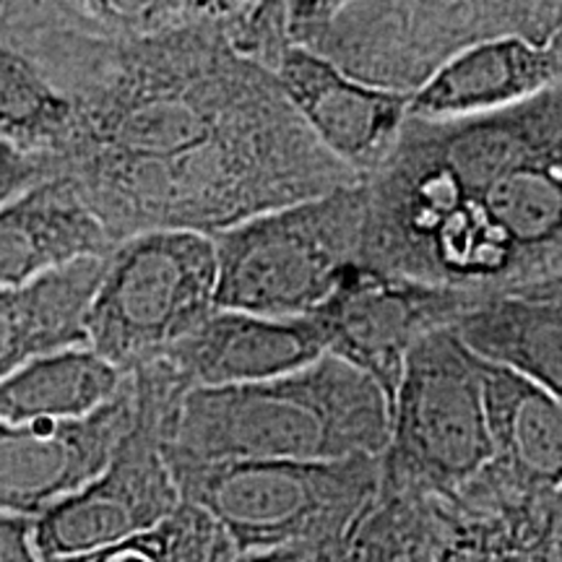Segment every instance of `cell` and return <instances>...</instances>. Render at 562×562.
<instances>
[{"instance_id": "cell-1", "label": "cell", "mask_w": 562, "mask_h": 562, "mask_svg": "<svg viewBox=\"0 0 562 562\" xmlns=\"http://www.w3.org/2000/svg\"><path fill=\"white\" fill-rule=\"evenodd\" d=\"M74 104L53 161L121 245L159 229L235 227L355 186L302 123L277 76L211 26L128 42L55 32L0 37Z\"/></svg>"}, {"instance_id": "cell-2", "label": "cell", "mask_w": 562, "mask_h": 562, "mask_svg": "<svg viewBox=\"0 0 562 562\" xmlns=\"http://www.w3.org/2000/svg\"><path fill=\"white\" fill-rule=\"evenodd\" d=\"M362 182L364 269L482 300L562 297V81L487 115H409Z\"/></svg>"}, {"instance_id": "cell-3", "label": "cell", "mask_w": 562, "mask_h": 562, "mask_svg": "<svg viewBox=\"0 0 562 562\" xmlns=\"http://www.w3.org/2000/svg\"><path fill=\"white\" fill-rule=\"evenodd\" d=\"M389 396L339 357L263 383L195 389L165 451L193 461H341L383 456Z\"/></svg>"}, {"instance_id": "cell-4", "label": "cell", "mask_w": 562, "mask_h": 562, "mask_svg": "<svg viewBox=\"0 0 562 562\" xmlns=\"http://www.w3.org/2000/svg\"><path fill=\"white\" fill-rule=\"evenodd\" d=\"M562 32V0H351L302 47L370 87L414 94L472 47Z\"/></svg>"}, {"instance_id": "cell-5", "label": "cell", "mask_w": 562, "mask_h": 562, "mask_svg": "<svg viewBox=\"0 0 562 562\" xmlns=\"http://www.w3.org/2000/svg\"><path fill=\"white\" fill-rule=\"evenodd\" d=\"M182 501L235 554L341 539L381 490V456L341 461H193L165 451Z\"/></svg>"}, {"instance_id": "cell-6", "label": "cell", "mask_w": 562, "mask_h": 562, "mask_svg": "<svg viewBox=\"0 0 562 562\" xmlns=\"http://www.w3.org/2000/svg\"><path fill=\"white\" fill-rule=\"evenodd\" d=\"M364 182L211 235L216 307L263 318L311 315L360 266Z\"/></svg>"}, {"instance_id": "cell-7", "label": "cell", "mask_w": 562, "mask_h": 562, "mask_svg": "<svg viewBox=\"0 0 562 562\" xmlns=\"http://www.w3.org/2000/svg\"><path fill=\"white\" fill-rule=\"evenodd\" d=\"M211 237L159 229L128 237L108 256L83 321L87 347L131 375L161 357L216 311Z\"/></svg>"}, {"instance_id": "cell-8", "label": "cell", "mask_w": 562, "mask_h": 562, "mask_svg": "<svg viewBox=\"0 0 562 562\" xmlns=\"http://www.w3.org/2000/svg\"><path fill=\"white\" fill-rule=\"evenodd\" d=\"M381 482L419 495H451L492 461L480 357L442 328L406 357L389 404Z\"/></svg>"}, {"instance_id": "cell-9", "label": "cell", "mask_w": 562, "mask_h": 562, "mask_svg": "<svg viewBox=\"0 0 562 562\" xmlns=\"http://www.w3.org/2000/svg\"><path fill=\"white\" fill-rule=\"evenodd\" d=\"M136 417L108 467L87 487L34 521L40 558L87 554L146 533L180 508L182 495L165 459L182 389L165 362L131 372Z\"/></svg>"}, {"instance_id": "cell-10", "label": "cell", "mask_w": 562, "mask_h": 562, "mask_svg": "<svg viewBox=\"0 0 562 562\" xmlns=\"http://www.w3.org/2000/svg\"><path fill=\"white\" fill-rule=\"evenodd\" d=\"M484 302L490 300L357 266L311 318L321 328L326 355L370 375L391 404L409 351Z\"/></svg>"}, {"instance_id": "cell-11", "label": "cell", "mask_w": 562, "mask_h": 562, "mask_svg": "<svg viewBox=\"0 0 562 562\" xmlns=\"http://www.w3.org/2000/svg\"><path fill=\"white\" fill-rule=\"evenodd\" d=\"M136 417L133 381L81 419L0 425V516L37 518L94 480Z\"/></svg>"}, {"instance_id": "cell-12", "label": "cell", "mask_w": 562, "mask_h": 562, "mask_svg": "<svg viewBox=\"0 0 562 562\" xmlns=\"http://www.w3.org/2000/svg\"><path fill=\"white\" fill-rule=\"evenodd\" d=\"M281 91L315 138L364 180L389 159L409 117V97L344 74L302 45L273 68Z\"/></svg>"}, {"instance_id": "cell-13", "label": "cell", "mask_w": 562, "mask_h": 562, "mask_svg": "<svg viewBox=\"0 0 562 562\" xmlns=\"http://www.w3.org/2000/svg\"><path fill=\"white\" fill-rule=\"evenodd\" d=\"M323 355L326 341L311 315L263 318L216 307L159 362L191 393L273 381L307 368Z\"/></svg>"}, {"instance_id": "cell-14", "label": "cell", "mask_w": 562, "mask_h": 562, "mask_svg": "<svg viewBox=\"0 0 562 562\" xmlns=\"http://www.w3.org/2000/svg\"><path fill=\"white\" fill-rule=\"evenodd\" d=\"M115 248L76 188L55 175L0 209V290L81 258H108Z\"/></svg>"}, {"instance_id": "cell-15", "label": "cell", "mask_w": 562, "mask_h": 562, "mask_svg": "<svg viewBox=\"0 0 562 562\" xmlns=\"http://www.w3.org/2000/svg\"><path fill=\"white\" fill-rule=\"evenodd\" d=\"M562 81L558 47L526 40H497L472 47L442 66L409 97V115L448 117L487 115L521 104Z\"/></svg>"}, {"instance_id": "cell-16", "label": "cell", "mask_w": 562, "mask_h": 562, "mask_svg": "<svg viewBox=\"0 0 562 562\" xmlns=\"http://www.w3.org/2000/svg\"><path fill=\"white\" fill-rule=\"evenodd\" d=\"M108 258H81L13 290H0V381L37 357L87 347L83 321Z\"/></svg>"}, {"instance_id": "cell-17", "label": "cell", "mask_w": 562, "mask_h": 562, "mask_svg": "<svg viewBox=\"0 0 562 562\" xmlns=\"http://www.w3.org/2000/svg\"><path fill=\"white\" fill-rule=\"evenodd\" d=\"M492 463L533 490L562 487V402L480 357Z\"/></svg>"}, {"instance_id": "cell-18", "label": "cell", "mask_w": 562, "mask_h": 562, "mask_svg": "<svg viewBox=\"0 0 562 562\" xmlns=\"http://www.w3.org/2000/svg\"><path fill=\"white\" fill-rule=\"evenodd\" d=\"M451 331L476 357L518 372L562 402V297L490 300Z\"/></svg>"}, {"instance_id": "cell-19", "label": "cell", "mask_w": 562, "mask_h": 562, "mask_svg": "<svg viewBox=\"0 0 562 562\" xmlns=\"http://www.w3.org/2000/svg\"><path fill=\"white\" fill-rule=\"evenodd\" d=\"M125 378L89 347L37 357L0 381V425L89 417L123 391Z\"/></svg>"}, {"instance_id": "cell-20", "label": "cell", "mask_w": 562, "mask_h": 562, "mask_svg": "<svg viewBox=\"0 0 562 562\" xmlns=\"http://www.w3.org/2000/svg\"><path fill=\"white\" fill-rule=\"evenodd\" d=\"M182 26L180 0H0V37L55 32L128 42Z\"/></svg>"}, {"instance_id": "cell-21", "label": "cell", "mask_w": 562, "mask_h": 562, "mask_svg": "<svg viewBox=\"0 0 562 562\" xmlns=\"http://www.w3.org/2000/svg\"><path fill=\"white\" fill-rule=\"evenodd\" d=\"M74 133V104L30 58L0 40V140L58 159Z\"/></svg>"}, {"instance_id": "cell-22", "label": "cell", "mask_w": 562, "mask_h": 562, "mask_svg": "<svg viewBox=\"0 0 562 562\" xmlns=\"http://www.w3.org/2000/svg\"><path fill=\"white\" fill-rule=\"evenodd\" d=\"M438 537L427 495L381 482L341 537L336 562H435Z\"/></svg>"}, {"instance_id": "cell-23", "label": "cell", "mask_w": 562, "mask_h": 562, "mask_svg": "<svg viewBox=\"0 0 562 562\" xmlns=\"http://www.w3.org/2000/svg\"><path fill=\"white\" fill-rule=\"evenodd\" d=\"M222 529L199 505L182 501L157 529L87 554L42 558V562H211L222 542Z\"/></svg>"}, {"instance_id": "cell-24", "label": "cell", "mask_w": 562, "mask_h": 562, "mask_svg": "<svg viewBox=\"0 0 562 562\" xmlns=\"http://www.w3.org/2000/svg\"><path fill=\"white\" fill-rule=\"evenodd\" d=\"M50 178H55L53 159L37 157L0 140V209Z\"/></svg>"}, {"instance_id": "cell-25", "label": "cell", "mask_w": 562, "mask_h": 562, "mask_svg": "<svg viewBox=\"0 0 562 562\" xmlns=\"http://www.w3.org/2000/svg\"><path fill=\"white\" fill-rule=\"evenodd\" d=\"M290 21L294 45H305L321 30H326L351 0H279Z\"/></svg>"}, {"instance_id": "cell-26", "label": "cell", "mask_w": 562, "mask_h": 562, "mask_svg": "<svg viewBox=\"0 0 562 562\" xmlns=\"http://www.w3.org/2000/svg\"><path fill=\"white\" fill-rule=\"evenodd\" d=\"M0 562H42L34 544V521L0 516Z\"/></svg>"}, {"instance_id": "cell-27", "label": "cell", "mask_w": 562, "mask_h": 562, "mask_svg": "<svg viewBox=\"0 0 562 562\" xmlns=\"http://www.w3.org/2000/svg\"><path fill=\"white\" fill-rule=\"evenodd\" d=\"M339 542L341 539H334V542L290 544V547H277V550L245 552V554H235L232 562H336Z\"/></svg>"}, {"instance_id": "cell-28", "label": "cell", "mask_w": 562, "mask_h": 562, "mask_svg": "<svg viewBox=\"0 0 562 562\" xmlns=\"http://www.w3.org/2000/svg\"><path fill=\"white\" fill-rule=\"evenodd\" d=\"M537 562H562V526L554 531V537L547 542V547L539 552Z\"/></svg>"}, {"instance_id": "cell-29", "label": "cell", "mask_w": 562, "mask_h": 562, "mask_svg": "<svg viewBox=\"0 0 562 562\" xmlns=\"http://www.w3.org/2000/svg\"><path fill=\"white\" fill-rule=\"evenodd\" d=\"M232 558H235V550H232L229 539L222 537V542H220V547H216V552H214V558H211V562H232Z\"/></svg>"}, {"instance_id": "cell-30", "label": "cell", "mask_w": 562, "mask_h": 562, "mask_svg": "<svg viewBox=\"0 0 562 562\" xmlns=\"http://www.w3.org/2000/svg\"><path fill=\"white\" fill-rule=\"evenodd\" d=\"M554 510H558V521L562 526V487L554 492Z\"/></svg>"}]
</instances>
